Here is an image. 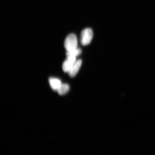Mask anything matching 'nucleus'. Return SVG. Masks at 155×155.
<instances>
[{"mask_svg": "<svg viewBox=\"0 0 155 155\" xmlns=\"http://www.w3.org/2000/svg\"><path fill=\"white\" fill-rule=\"evenodd\" d=\"M82 53V51L80 48H77L76 49L71 50V51H67L66 53L67 57H74L80 55Z\"/></svg>", "mask_w": 155, "mask_h": 155, "instance_id": "7", "label": "nucleus"}, {"mask_svg": "<svg viewBox=\"0 0 155 155\" xmlns=\"http://www.w3.org/2000/svg\"><path fill=\"white\" fill-rule=\"evenodd\" d=\"M93 32L91 29L86 28L82 31L81 34V42L83 45H88L92 39Z\"/></svg>", "mask_w": 155, "mask_h": 155, "instance_id": "2", "label": "nucleus"}, {"mask_svg": "<svg viewBox=\"0 0 155 155\" xmlns=\"http://www.w3.org/2000/svg\"><path fill=\"white\" fill-rule=\"evenodd\" d=\"M76 57H68L64 62L62 65L63 71L65 72H68L76 61Z\"/></svg>", "mask_w": 155, "mask_h": 155, "instance_id": "3", "label": "nucleus"}, {"mask_svg": "<svg viewBox=\"0 0 155 155\" xmlns=\"http://www.w3.org/2000/svg\"><path fill=\"white\" fill-rule=\"evenodd\" d=\"M77 40L76 35L74 34H70L65 38L64 45L67 51H71L77 48Z\"/></svg>", "mask_w": 155, "mask_h": 155, "instance_id": "1", "label": "nucleus"}, {"mask_svg": "<svg viewBox=\"0 0 155 155\" xmlns=\"http://www.w3.org/2000/svg\"><path fill=\"white\" fill-rule=\"evenodd\" d=\"M70 89L69 85L67 84H62L57 91L60 95H64L69 92Z\"/></svg>", "mask_w": 155, "mask_h": 155, "instance_id": "6", "label": "nucleus"}, {"mask_svg": "<svg viewBox=\"0 0 155 155\" xmlns=\"http://www.w3.org/2000/svg\"><path fill=\"white\" fill-rule=\"evenodd\" d=\"M48 81L52 89L55 91H57L62 84L61 81L58 78H51Z\"/></svg>", "mask_w": 155, "mask_h": 155, "instance_id": "5", "label": "nucleus"}, {"mask_svg": "<svg viewBox=\"0 0 155 155\" xmlns=\"http://www.w3.org/2000/svg\"><path fill=\"white\" fill-rule=\"evenodd\" d=\"M82 64V61L81 59L77 60L75 62L70 70L68 72L70 77H74L76 75L80 68Z\"/></svg>", "mask_w": 155, "mask_h": 155, "instance_id": "4", "label": "nucleus"}]
</instances>
